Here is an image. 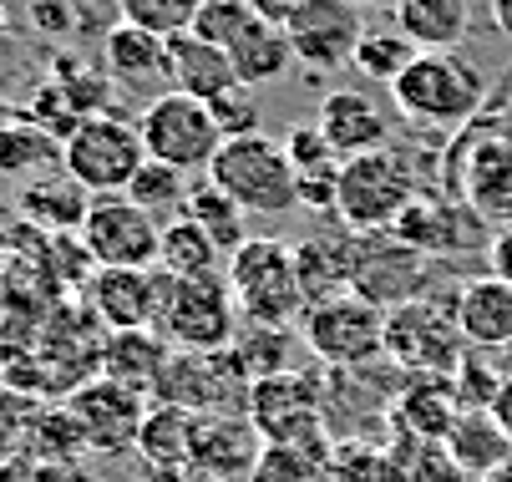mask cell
Returning <instances> with one entry per match:
<instances>
[{
    "label": "cell",
    "instance_id": "cell-1",
    "mask_svg": "<svg viewBox=\"0 0 512 482\" xmlns=\"http://www.w3.org/2000/svg\"><path fill=\"white\" fill-rule=\"evenodd\" d=\"M421 198V178L411 168V158H401L396 148L365 153L340 163L335 178V219L350 234H391L396 219Z\"/></svg>",
    "mask_w": 512,
    "mask_h": 482
},
{
    "label": "cell",
    "instance_id": "cell-2",
    "mask_svg": "<svg viewBox=\"0 0 512 482\" xmlns=\"http://www.w3.org/2000/svg\"><path fill=\"white\" fill-rule=\"evenodd\" d=\"M224 280L234 290L239 320L244 325H274L289 330L295 320H305V290L295 274V254L284 239H249L239 254H229Z\"/></svg>",
    "mask_w": 512,
    "mask_h": 482
},
{
    "label": "cell",
    "instance_id": "cell-3",
    "mask_svg": "<svg viewBox=\"0 0 512 482\" xmlns=\"http://www.w3.org/2000/svg\"><path fill=\"white\" fill-rule=\"evenodd\" d=\"M391 97L416 127H462L482 107L487 77L462 51H421L391 87Z\"/></svg>",
    "mask_w": 512,
    "mask_h": 482
},
{
    "label": "cell",
    "instance_id": "cell-4",
    "mask_svg": "<svg viewBox=\"0 0 512 482\" xmlns=\"http://www.w3.org/2000/svg\"><path fill=\"white\" fill-rule=\"evenodd\" d=\"M203 178H213L249 219L254 214L279 219L289 209H300V183H295V168H289V158H284V143H269L264 132L229 137Z\"/></svg>",
    "mask_w": 512,
    "mask_h": 482
},
{
    "label": "cell",
    "instance_id": "cell-5",
    "mask_svg": "<svg viewBox=\"0 0 512 482\" xmlns=\"http://www.w3.org/2000/svg\"><path fill=\"white\" fill-rule=\"evenodd\" d=\"M137 132H142V148H148L153 163H168L188 178H203L224 148V132H218L208 102L198 97H183V92H163L142 107L137 117Z\"/></svg>",
    "mask_w": 512,
    "mask_h": 482
},
{
    "label": "cell",
    "instance_id": "cell-6",
    "mask_svg": "<svg viewBox=\"0 0 512 482\" xmlns=\"http://www.w3.org/2000/svg\"><path fill=\"white\" fill-rule=\"evenodd\" d=\"M142 163H148L142 132H137V122H127V117H117V112L87 117V122L61 143V168L77 178L92 198L127 193V183L137 178Z\"/></svg>",
    "mask_w": 512,
    "mask_h": 482
},
{
    "label": "cell",
    "instance_id": "cell-7",
    "mask_svg": "<svg viewBox=\"0 0 512 482\" xmlns=\"http://www.w3.org/2000/svg\"><path fill=\"white\" fill-rule=\"evenodd\" d=\"M472 346L457 330V315L452 305L442 300H411L401 310L386 315V361L401 371V376H442L452 381V371L462 366Z\"/></svg>",
    "mask_w": 512,
    "mask_h": 482
},
{
    "label": "cell",
    "instance_id": "cell-8",
    "mask_svg": "<svg viewBox=\"0 0 512 482\" xmlns=\"http://www.w3.org/2000/svg\"><path fill=\"white\" fill-rule=\"evenodd\" d=\"M386 315L391 310L371 305L365 295L340 290L305 310V346L335 371H360L386 356Z\"/></svg>",
    "mask_w": 512,
    "mask_h": 482
},
{
    "label": "cell",
    "instance_id": "cell-9",
    "mask_svg": "<svg viewBox=\"0 0 512 482\" xmlns=\"http://www.w3.org/2000/svg\"><path fill=\"white\" fill-rule=\"evenodd\" d=\"M442 274V259H431L396 234H355L350 254V290L381 310H401L411 300H431V285Z\"/></svg>",
    "mask_w": 512,
    "mask_h": 482
},
{
    "label": "cell",
    "instance_id": "cell-10",
    "mask_svg": "<svg viewBox=\"0 0 512 482\" xmlns=\"http://www.w3.org/2000/svg\"><path fill=\"white\" fill-rule=\"evenodd\" d=\"M239 305L229 280H173L168 274V300L158 315V335L173 351H229L239 335Z\"/></svg>",
    "mask_w": 512,
    "mask_h": 482
},
{
    "label": "cell",
    "instance_id": "cell-11",
    "mask_svg": "<svg viewBox=\"0 0 512 482\" xmlns=\"http://www.w3.org/2000/svg\"><path fill=\"white\" fill-rule=\"evenodd\" d=\"M153 401L193 417H224V411H249V381L229 351H173Z\"/></svg>",
    "mask_w": 512,
    "mask_h": 482
},
{
    "label": "cell",
    "instance_id": "cell-12",
    "mask_svg": "<svg viewBox=\"0 0 512 482\" xmlns=\"http://www.w3.org/2000/svg\"><path fill=\"white\" fill-rule=\"evenodd\" d=\"M77 239L97 269H158L163 224L142 214L127 193H112V198H92V214Z\"/></svg>",
    "mask_w": 512,
    "mask_h": 482
},
{
    "label": "cell",
    "instance_id": "cell-13",
    "mask_svg": "<svg viewBox=\"0 0 512 482\" xmlns=\"http://www.w3.org/2000/svg\"><path fill=\"white\" fill-rule=\"evenodd\" d=\"M249 422L264 447L320 442L325 437V386L310 371H284L249 386Z\"/></svg>",
    "mask_w": 512,
    "mask_h": 482
},
{
    "label": "cell",
    "instance_id": "cell-14",
    "mask_svg": "<svg viewBox=\"0 0 512 482\" xmlns=\"http://www.w3.org/2000/svg\"><path fill=\"white\" fill-rule=\"evenodd\" d=\"M71 417H77L82 437H87V452H102V457H122V452H137V437H142V422H148L153 401L137 396L107 376H92L82 381L61 401Z\"/></svg>",
    "mask_w": 512,
    "mask_h": 482
},
{
    "label": "cell",
    "instance_id": "cell-15",
    "mask_svg": "<svg viewBox=\"0 0 512 482\" xmlns=\"http://www.w3.org/2000/svg\"><path fill=\"white\" fill-rule=\"evenodd\" d=\"M87 310L112 330H158L163 300H168V274L163 269H97L82 285Z\"/></svg>",
    "mask_w": 512,
    "mask_h": 482
},
{
    "label": "cell",
    "instance_id": "cell-16",
    "mask_svg": "<svg viewBox=\"0 0 512 482\" xmlns=\"http://www.w3.org/2000/svg\"><path fill=\"white\" fill-rule=\"evenodd\" d=\"M284 31H289V46H295L300 66H310V72H340V66L355 61L365 21H360V6H350V0H305V11Z\"/></svg>",
    "mask_w": 512,
    "mask_h": 482
},
{
    "label": "cell",
    "instance_id": "cell-17",
    "mask_svg": "<svg viewBox=\"0 0 512 482\" xmlns=\"http://www.w3.org/2000/svg\"><path fill=\"white\" fill-rule=\"evenodd\" d=\"M401 244H411V249H421V254H431V259H452V254H462V249H487V224L472 214V203H462V198H416L411 209L396 219V229H391Z\"/></svg>",
    "mask_w": 512,
    "mask_h": 482
},
{
    "label": "cell",
    "instance_id": "cell-18",
    "mask_svg": "<svg viewBox=\"0 0 512 482\" xmlns=\"http://www.w3.org/2000/svg\"><path fill=\"white\" fill-rule=\"evenodd\" d=\"M315 127L325 132V143L335 148L340 163L391 148V117L381 112V102H376L371 92H360V87H335V92L320 102Z\"/></svg>",
    "mask_w": 512,
    "mask_h": 482
},
{
    "label": "cell",
    "instance_id": "cell-19",
    "mask_svg": "<svg viewBox=\"0 0 512 482\" xmlns=\"http://www.w3.org/2000/svg\"><path fill=\"white\" fill-rule=\"evenodd\" d=\"M264 437L254 432L249 411H224V417H198L193 422V472L224 477V482H249L259 467Z\"/></svg>",
    "mask_w": 512,
    "mask_h": 482
},
{
    "label": "cell",
    "instance_id": "cell-20",
    "mask_svg": "<svg viewBox=\"0 0 512 482\" xmlns=\"http://www.w3.org/2000/svg\"><path fill=\"white\" fill-rule=\"evenodd\" d=\"M457 193L462 203H472V214L482 224H492V234L512 229V143L507 137H472Z\"/></svg>",
    "mask_w": 512,
    "mask_h": 482
},
{
    "label": "cell",
    "instance_id": "cell-21",
    "mask_svg": "<svg viewBox=\"0 0 512 482\" xmlns=\"http://www.w3.org/2000/svg\"><path fill=\"white\" fill-rule=\"evenodd\" d=\"M457 330L472 351H507L512 346V285L497 274H477L452 295Z\"/></svg>",
    "mask_w": 512,
    "mask_h": 482
},
{
    "label": "cell",
    "instance_id": "cell-22",
    "mask_svg": "<svg viewBox=\"0 0 512 482\" xmlns=\"http://www.w3.org/2000/svg\"><path fill=\"white\" fill-rule=\"evenodd\" d=\"M193 411H178V406H158L148 411L142 422V437H137V462L148 472V482H188L193 472Z\"/></svg>",
    "mask_w": 512,
    "mask_h": 482
},
{
    "label": "cell",
    "instance_id": "cell-23",
    "mask_svg": "<svg viewBox=\"0 0 512 482\" xmlns=\"http://www.w3.org/2000/svg\"><path fill=\"white\" fill-rule=\"evenodd\" d=\"M16 209H21L26 224L46 229L51 239H56V234H82V224H87V214H92V193L71 178L66 168H56V173H41V178L21 183Z\"/></svg>",
    "mask_w": 512,
    "mask_h": 482
},
{
    "label": "cell",
    "instance_id": "cell-24",
    "mask_svg": "<svg viewBox=\"0 0 512 482\" xmlns=\"http://www.w3.org/2000/svg\"><path fill=\"white\" fill-rule=\"evenodd\" d=\"M168 361H173V346L158 330H112L102 340V371L97 376H107V381H117V386L153 401Z\"/></svg>",
    "mask_w": 512,
    "mask_h": 482
},
{
    "label": "cell",
    "instance_id": "cell-25",
    "mask_svg": "<svg viewBox=\"0 0 512 482\" xmlns=\"http://www.w3.org/2000/svg\"><path fill=\"white\" fill-rule=\"evenodd\" d=\"M234 82L239 77H234V61H229L224 46H213V41H203L193 31H183V36L168 41V92H183V97L208 102V97H218V92L234 87Z\"/></svg>",
    "mask_w": 512,
    "mask_h": 482
},
{
    "label": "cell",
    "instance_id": "cell-26",
    "mask_svg": "<svg viewBox=\"0 0 512 482\" xmlns=\"http://www.w3.org/2000/svg\"><path fill=\"white\" fill-rule=\"evenodd\" d=\"M284 158L295 168V183H300V203L315 214H335V178H340V158L335 148L325 143V132L310 122V127H289L284 132Z\"/></svg>",
    "mask_w": 512,
    "mask_h": 482
},
{
    "label": "cell",
    "instance_id": "cell-27",
    "mask_svg": "<svg viewBox=\"0 0 512 482\" xmlns=\"http://www.w3.org/2000/svg\"><path fill=\"white\" fill-rule=\"evenodd\" d=\"M102 72L112 77V87H153L168 77V41L117 21L102 36Z\"/></svg>",
    "mask_w": 512,
    "mask_h": 482
},
{
    "label": "cell",
    "instance_id": "cell-28",
    "mask_svg": "<svg viewBox=\"0 0 512 482\" xmlns=\"http://www.w3.org/2000/svg\"><path fill=\"white\" fill-rule=\"evenodd\" d=\"M391 6H396V31L416 51H457L472 31L467 0H391Z\"/></svg>",
    "mask_w": 512,
    "mask_h": 482
},
{
    "label": "cell",
    "instance_id": "cell-29",
    "mask_svg": "<svg viewBox=\"0 0 512 482\" xmlns=\"http://www.w3.org/2000/svg\"><path fill=\"white\" fill-rule=\"evenodd\" d=\"M457 417H462V406L452 396V381H442V376L406 381V391L396 401V432L421 437V442H447Z\"/></svg>",
    "mask_w": 512,
    "mask_h": 482
},
{
    "label": "cell",
    "instance_id": "cell-30",
    "mask_svg": "<svg viewBox=\"0 0 512 482\" xmlns=\"http://www.w3.org/2000/svg\"><path fill=\"white\" fill-rule=\"evenodd\" d=\"M442 447L452 452L462 477H492L497 467L512 462V442H507V432H502V422L492 417V411H462Z\"/></svg>",
    "mask_w": 512,
    "mask_h": 482
},
{
    "label": "cell",
    "instance_id": "cell-31",
    "mask_svg": "<svg viewBox=\"0 0 512 482\" xmlns=\"http://www.w3.org/2000/svg\"><path fill=\"white\" fill-rule=\"evenodd\" d=\"M295 254V274H300V290H305V305H320L340 290H350V254H355V234L345 244L335 239H300L289 244Z\"/></svg>",
    "mask_w": 512,
    "mask_h": 482
},
{
    "label": "cell",
    "instance_id": "cell-32",
    "mask_svg": "<svg viewBox=\"0 0 512 482\" xmlns=\"http://www.w3.org/2000/svg\"><path fill=\"white\" fill-rule=\"evenodd\" d=\"M229 61H234V77H239L244 87H264V82H279L289 66H295V46H289V31H284V26L254 21V26L229 46Z\"/></svg>",
    "mask_w": 512,
    "mask_h": 482
},
{
    "label": "cell",
    "instance_id": "cell-33",
    "mask_svg": "<svg viewBox=\"0 0 512 482\" xmlns=\"http://www.w3.org/2000/svg\"><path fill=\"white\" fill-rule=\"evenodd\" d=\"M224 249H218L188 214L163 224V249H158V269L173 274V280H218L224 274Z\"/></svg>",
    "mask_w": 512,
    "mask_h": 482
},
{
    "label": "cell",
    "instance_id": "cell-34",
    "mask_svg": "<svg viewBox=\"0 0 512 482\" xmlns=\"http://www.w3.org/2000/svg\"><path fill=\"white\" fill-rule=\"evenodd\" d=\"M183 214H188L218 249H224V259L239 254V249L254 239V234H249V214H244L213 178H193V193H188V209H183Z\"/></svg>",
    "mask_w": 512,
    "mask_h": 482
},
{
    "label": "cell",
    "instance_id": "cell-35",
    "mask_svg": "<svg viewBox=\"0 0 512 482\" xmlns=\"http://www.w3.org/2000/svg\"><path fill=\"white\" fill-rule=\"evenodd\" d=\"M61 168V143L51 132H41L36 122H26V112L0 132V178H41V173H56Z\"/></svg>",
    "mask_w": 512,
    "mask_h": 482
},
{
    "label": "cell",
    "instance_id": "cell-36",
    "mask_svg": "<svg viewBox=\"0 0 512 482\" xmlns=\"http://www.w3.org/2000/svg\"><path fill=\"white\" fill-rule=\"evenodd\" d=\"M381 482H462V467L442 442H421L401 432L381 452Z\"/></svg>",
    "mask_w": 512,
    "mask_h": 482
},
{
    "label": "cell",
    "instance_id": "cell-37",
    "mask_svg": "<svg viewBox=\"0 0 512 482\" xmlns=\"http://www.w3.org/2000/svg\"><path fill=\"white\" fill-rule=\"evenodd\" d=\"M188 193H193V178L188 173H178V168H168V163H142L137 168V178L127 183V198L137 203L142 214H153L158 224L168 219H183V209H188Z\"/></svg>",
    "mask_w": 512,
    "mask_h": 482
},
{
    "label": "cell",
    "instance_id": "cell-38",
    "mask_svg": "<svg viewBox=\"0 0 512 482\" xmlns=\"http://www.w3.org/2000/svg\"><path fill=\"white\" fill-rule=\"evenodd\" d=\"M21 452H26L36 467H56V462H82V457H92V452H87V437H82V427H77V417H71L66 406L36 411V422H31Z\"/></svg>",
    "mask_w": 512,
    "mask_h": 482
},
{
    "label": "cell",
    "instance_id": "cell-39",
    "mask_svg": "<svg viewBox=\"0 0 512 482\" xmlns=\"http://www.w3.org/2000/svg\"><path fill=\"white\" fill-rule=\"evenodd\" d=\"M239 376L249 386L269 381V376H284L289 371V330H274V325H239L234 346H229Z\"/></svg>",
    "mask_w": 512,
    "mask_h": 482
},
{
    "label": "cell",
    "instance_id": "cell-40",
    "mask_svg": "<svg viewBox=\"0 0 512 482\" xmlns=\"http://www.w3.org/2000/svg\"><path fill=\"white\" fill-rule=\"evenodd\" d=\"M335 457V442H289V447H264L259 467L249 482H325V467Z\"/></svg>",
    "mask_w": 512,
    "mask_h": 482
},
{
    "label": "cell",
    "instance_id": "cell-41",
    "mask_svg": "<svg viewBox=\"0 0 512 482\" xmlns=\"http://www.w3.org/2000/svg\"><path fill=\"white\" fill-rule=\"evenodd\" d=\"M51 82L71 97V107H77L82 117H102L107 112V97H112V77L102 72L97 61H82V56H51Z\"/></svg>",
    "mask_w": 512,
    "mask_h": 482
},
{
    "label": "cell",
    "instance_id": "cell-42",
    "mask_svg": "<svg viewBox=\"0 0 512 482\" xmlns=\"http://www.w3.org/2000/svg\"><path fill=\"white\" fill-rule=\"evenodd\" d=\"M416 56H421V51H416L401 31H365L360 46H355V61H350V66H355L365 82H386V87H396Z\"/></svg>",
    "mask_w": 512,
    "mask_h": 482
},
{
    "label": "cell",
    "instance_id": "cell-43",
    "mask_svg": "<svg viewBox=\"0 0 512 482\" xmlns=\"http://www.w3.org/2000/svg\"><path fill=\"white\" fill-rule=\"evenodd\" d=\"M198 6H203V0H122V21L137 26V31H148V36H158V41H173V36L193 31Z\"/></svg>",
    "mask_w": 512,
    "mask_h": 482
},
{
    "label": "cell",
    "instance_id": "cell-44",
    "mask_svg": "<svg viewBox=\"0 0 512 482\" xmlns=\"http://www.w3.org/2000/svg\"><path fill=\"white\" fill-rule=\"evenodd\" d=\"M502 381H507V376H502V366H497L492 351H467L462 366L452 371V396H457L462 411H492Z\"/></svg>",
    "mask_w": 512,
    "mask_h": 482
},
{
    "label": "cell",
    "instance_id": "cell-45",
    "mask_svg": "<svg viewBox=\"0 0 512 482\" xmlns=\"http://www.w3.org/2000/svg\"><path fill=\"white\" fill-rule=\"evenodd\" d=\"M208 112H213L218 132H224V143H229V137H254L259 122H264L259 87H244V82H234V87H224L218 97H208Z\"/></svg>",
    "mask_w": 512,
    "mask_h": 482
},
{
    "label": "cell",
    "instance_id": "cell-46",
    "mask_svg": "<svg viewBox=\"0 0 512 482\" xmlns=\"http://www.w3.org/2000/svg\"><path fill=\"white\" fill-rule=\"evenodd\" d=\"M254 21H259V16H254L249 0H203L198 21H193V36H203V41H213V46L229 51Z\"/></svg>",
    "mask_w": 512,
    "mask_h": 482
},
{
    "label": "cell",
    "instance_id": "cell-47",
    "mask_svg": "<svg viewBox=\"0 0 512 482\" xmlns=\"http://www.w3.org/2000/svg\"><path fill=\"white\" fill-rule=\"evenodd\" d=\"M21 112H26V122H36L41 132H51L56 143H66V137H71V132H77V127L87 122V117H82L77 107H71V97H66V92H61L56 82H41V87L31 92V102H26Z\"/></svg>",
    "mask_w": 512,
    "mask_h": 482
},
{
    "label": "cell",
    "instance_id": "cell-48",
    "mask_svg": "<svg viewBox=\"0 0 512 482\" xmlns=\"http://www.w3.org/2000/svg\"><path fill=\"white\" fill-rule=\"evenodd\" d=\"M36 401L26 396V391H16V386H6L0 381V452H21L26 447V432H31V422H36Z\"/></svg>",
    "mask_w": 512,
    "mask_h": 482
},
{
    "label": "cell",
    "instance_id": "cell-49",
    "mask_svg": "<svg viewBox=\"0 0 512 482\" xmlns=\"http://www.w3.org/2000/svg\"><path fill=\"white\" fill-rule=\"evenodd\" d=\"M325 482H381V452L371 447H335L330 467H325Z\"/></svg>",
    "mask_w": 512,
    "mask_h": 482
},
{
    "label": "cell",
    "instance_id": "cell-50",
    "mask_svg": "<svg viewBox=\"0 0 512 482\" xmlns=\"http://www.w3.org/2000/svg\"><path fill=\"white\" fill-rule=\"evenodd\" d=\"M31 31L46 36V41H71L82 26H77V11H71V0H31Z\"/></svg>",
    "mask_w": 512,
    "mask_h": 482
},
{
    "label": "cell",
    "instance_id": "cell-51",
    "mask_svg": "<svg viewBox=\"0 0 512 482\" xmlns=\"http://www.w3.org/2000/svg\"><path fill=\"white\" fill-rule=\"evenodd\" d=\"M71 11H77V26L82 31H112L122 21V0H71Z\"/></svg>",
    "mask_w": 512,
    "mask_h": 482
},
{
    "label": "cell",
    "instance_id": "cell-52",
    "mask_svg": "<svg viewBox=\"0 0 512 482\" xmlns=\"http://www.w3.org/2000/svg\"><path fill=\"white\" fill-rule=\"evenodd\" d=\"M487 274H497L502 285H512V229H497L487 239Z\"/></svg>",
    "mask_w": 512,
    "mask_h": 482
},
{
    "label": "cell",
    "instance_id": "cell-53",
    "mask_svg": "<svg viewBox=\"0 0 512 482\" xmlns=\"http://www.w3.org/2000/svg\"><path fill=\"white\" fill-rule=\"evenodd\" d=\"M249 6H254L259 21H269V26H289V21L305 11V0H249Z\"/></svg>",
    "mask_w": 512,
    "mask_h": 482
},
{
    "label": "cell",
    "instance_id": "cell-54",
    "mask_svg": "<svg viewBox=\"0 0 512 482\" xmlns=\"http://www.w3.org/2000/svg\"><path fill=\"white\" fill-rule=\"evenodd\" d=\"M31 482H97L82 462H56V467H36Z\"/></svg>",
    "mask_w": 512,
    "mask_h": 482
},
{
    "label": "cell",
    "instance_id": "cell-55",
    "mask_svg": "<svg viewBox=\"0 0 512 482\" xmlns=\"http://www.w3.org/2000/svg\"><path fill=\"white\" fill-rule=\"evenodd\" d=\"M492 417L502 422V432H507V442H512V381H502V391H497V401H492Z\"/></svg>",
    "mask_w": 512,
    "mask_h": 482
},
{
    "label": "cell",
    "instance_id": "cell-56",
    "mask_svg": "<svg viewBox=\"0 0 512 482\" xmlns=\"http://www.w3.org/2000/svg\"><path fill=\"white\" fill-rule=\"evenodd\" d=\"M487 16L502 36H512V0H487Z\"/></svg>",
    "mask_w": 512,
    "mask_h": 482
},
{
    "label": "cell",
    "instance_id": "cell-57",
    "mask_svg": "<svg viewBox=\"0 0 512 482\" xmlns=\"http://www.w3.org/2000/svg\"><path fill=\"white\" fill-rule=\"evenodd\" d=\"M16 117H21V107H11V102H0V132H6V127H11Z\"/></svg>",
    "mask_w": 512,
    "mask_h": 482
},
{
    "label": "cell",
    "instance_id": "cell-58",
    "mask_svg": "<svg viewBox=\"0 0 512 482\" xmlns=\"http://www.w3.org/2000/svg\"><path fill=\"white\" fill-rule=\"evenodd\" d=\"M482 482H512V462H507V467H497V472H492V477H482Z\"/></svg>",
    "mask_w": 512,
    "mask_h": 482
},
{
    "label": "cell",
    "instance_id": "cell-59",
    "mask_svg": "<svg viewBox=\"0 0 512 482\" xmlns=\"http://www.w3.org/2000/svg\"><path fill=\"white\" fill-rule=\"evenodd\" d=\"M6 269H11V244L0 239V274H6Z\"/></svg>",
    "mask_w": 512,
    "mask_h": 482
},
{
    "label": "cell",
    "instance_id": "cell-60",
    "mask_svg": "<svg viewBox=\"0 0 512 482\" xmlns=\"http://www.w3.org/2000/svg\"><path fill=\"white\" fill-rule=\"evenodd\" d=\"M11 31V11H6V0H0V36Z\"/></svg>",
    "mask_w": 512,
    "mask_h": 482
},
{
    "label": "cell",
    "instance_id": "cell-61",
    "mask_svg": "<svg viewBox=\"0 0 512 482\" xmlns=\"http://www.w3.org/2000/svg\"><path fill=\"white\" fill-rule=\"evenodd\" d=\"M350 6H360V11H365V6H381V0H350Z\"/></svg>",
    "mask_w": 512,
    "mask_h": 482
}]
</instances>
